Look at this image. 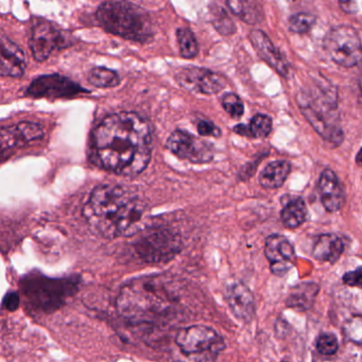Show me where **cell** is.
Segmentation results:
<instances>
[{"mask_svg": "<svg viewBox=\"0 0 362 362\" xmlns=\"http://www.w3.org/2000/svg\"><path fill=\"white\" fill-rule=\"evenodd\" d=\"M94 139L101 166L116 175L137 177L151 160V126L133 112L107 116L97 127Z\"/></svg>", "mask_w": 362, "mask_h": 362, "instance_id": "obj_1", "label": "cell"}, {"mask_svg": "<svg viewBox=\"0 0 362 362\" xmlns=\"http://www.w3.org/2000/svg\"><path fill=\"white\" fill-rule=\"evenodd\" d=\"M147 204L124 186H99L84 206L93 232L105 238L133 236L143 230Z\"/></svg>", "mask_w": 362, "mask_h": 362, "instance_id": "obj_2", "label": "cell"}, {"mask_svg": "<svg viewBox=\"0 0 362 362\" xmlns=\"http://www.w3.org/2000/svg\"><path fill=\"white\" fill-rule=\"evenodd\" d=\"M180 305L175 279L154 274L136 277L122 286L116 298L120 317L131 325H154L175 315Z\"/></svg>", "mask_w": 362, "mask_h": 362, "instance_id": "obj_3", "label": "cell"}, {"mask_svg": "<svg viewBox=\"0 0 362 362\" xmlns=\"http://www.w3.org/2000/svg\"><path fill=\"white\" fill-rule=\"evenodd\" d=\"M303 115L315 132L328 143L339 146L344 139L338 114V95L330 84H315L298 95Z\"/></svg>", "mask_w": 362, "mask_h": 362, "instance_id": "obj_4", "label": "cell"}, {"mask_svg": "<svg viewBox=\"0 0 362 362\" xmlns=\"http://www.w3.org/2000/svg\"><path fill=\"white\" fill-rule=\"evenodd\" d=\"M79 286L78 277L54 279L35 271L21 279V291L27 306L42 313H54L64 306Z\"/></svg>", "mask_w": 362, "mask_h": 362, "instance_id": "obj_5", "label": "cell"}, {"mask_svg": "<svg viewBox=\"0 0 362 362\" xmlns=\"http://www.w3.org/2000/svg\"><path fill=\"white\" fill-rule=\"evenodd\" d=\"M101 26L129 41L145 43L153 37L151 20L144 8L124 1L103 4L97 11Z\"/></svg>", "mask_w": 362, "mask_h": 362, "instance_id": "obj_6", "label": "cell"}, {"mask_svg": "<svg viewBox=\"0 0 362 362\" xmlns=\"http://www.w3.org/2000/svg\"><path fill=\"white\" fill-rule=\"evenodd\" d=\"M175 344L184 356L183 362H215L226 349L222 337L214 328L201 324L181 328Z\"/></svg>", "mask_w": 362, "mask_h": 362, "instance_id": "obj_7", "label": "cell"}, {"mask_svg": "<svg viewBox=\"0 0 362 362\" xmlns=\"http://www.w3.org/2000/svg\"><path fill=\"white\" fill-rule=\"evenodd\" d=\"M134 243L135 252L147 264H166L183 247L181 235L164 226L141 230Z\"/></svg>", "mask_w": 362, "mask_h": 362, "instance_id": "obj_8", "label": "cell"}, {"mask_svg": "<svg viewBox=\"0 0 362 362\" xmlns=\"http://www.w3.org/2000/svg\"><path fill=\"white\" fill-rule=\"evenodd\" d=\"M324 48L332 62L344 69L359 64L361 60V40L355 28L346 25L334 27L324 39Z\"/></svg>", "mask_w": 362, "mask_h": 362, "instance_id": "obj_9", "label": "cell"}, {"mask_svg": "<svg viewBox=\"0 0 362 362\" xmlns=\"http://www.w3.org/2000/svg\"><path fill=\"white\" fill-rule=\"evenodd\" d=\"M166 147L177 158L194 164H207L215 158V149L211 144L186 131H173L167 139Z\"/></svg>", "mask_w": 362, "mask_h": 362, "instance_id": "obj_10", "label": "cell"}, {"mask_svg": "<svg viewBox=\"0 0 362 362\" xmlns=\"http://www.w3.org/2000/svg\"><path fill=\"white\" fill-rule=\"evenodd\" d=\"M182 88L203 95H215L226 86V79L219 74L200 67H187L175 75Z\"/></svg>", "mask_w": 362, "mask_h": 362, "instance_id": "obj_11", "label": "cell"}, {"mask_svg": "<svg viewBox=\"0 0 362 362\" xmlns=\"http://www.w3.org/2000/svg\"><path fill=\"white\" fill-rule=\"evenodd\" d=\"M264 255L273 274L283 277L293 268L296 255L293 245L283 235H270L266 239Z\"/></svg>", "mask_w": 362, "mask_h": 362, "instance_id": "obj_12", "label": "cell"}, {"mask_svg": "<svg viewBox=\"0 0 362 362\" xmlns=\"http://www.w3.org/2000/svg\"><path fill=\"white\" fill-rule=\"evenodd\" d=\"M69 45L66 35L48 23H40L33 28L30 47L35 60H47L52 52Z\"/></svg>", "mask_w": 362, "mask_h": 362, "instance_id": "obj_13", "label": "cell"}, {"mask_svg": "<svg viewBox=\"0 0 362 362\" xmlns=\"http://www.w3.org/2000/svg\"><path fill=\"white\" fill-rule=\"evenodd\" d=\"M43 137V127L37 122H22L16 126L0 129V162L16 148Z\"/></svg>", "mask_w": 362, "mask_h": 362, "instance_id": "obj_14", "label": "cell"}, {"mask_svg": "<svg viewBox=\"0 0 362 362\" xmlns=\"http://www.w3.org/2000/svg\"><path fill=\"white\" fill-rule=\"evenodd\" d=\"M86 90L69 78L59 75L43 76L33 82L28 88V96L45 98L73 97Z\"/></svg>", "mask_w": 362, "mask_h": 362, "instance_id": "obj_15", "label": "cell"}, {"mask_svg": "<svg viewBox=\"0 0 362 362\" xmlns=\"http://www.w3.org/2000/svg\"><path fill=\"white\" fill-rule=\"evenodd\" d=\"M226 300L233 315L243 323H249L255 317V298L250 288L241 281L228 286Z\"/></svg>", "mask_w": 362, "mask_h": 362, "instance_id": "obj_16", "label": "cell"}, {"mask_svg": "<svg viewBox=\"0 0 362 362\" xmlns=\"http://www.w3.org/2000/svg\"><path fill=\"white\" fill-rule=\"evenodd\" d=\"M26 57L20 46L0 35V76L20 78L26 71Z\"/></svg>", "mask_w": 362, "mask_h": 362, "instance_id": "obj_17", "label": "cell"}, {"mask_svg": "<svg viewBox=\"0 0 362 362\" xmlns=\"http://www.w3.org/2000/svg\"><path fill=\"white\" fill-rule=\"evenodd\" d=\"M250 40L255 49L256 54L264 60L267 64L270 65L277 74L283 78L289 76V65L281 56V52L275 48L268 35L262 30H253L250 33Z\"/></svg>", "mask_w": 362, "mask_h": 362, "instance_id": "obj_18", "label": "cell"}, {"mask_svg": "<svg viewBox=\"0 0 362 362\" xmlns=\"http://www.w3.org/2000/svg\"><path fill=\"white\" fill-rule=\"evenodd\" d=\"M321 202L328 213H336L345 203V192L339 177L332 169H325L319 180Z\"/></svg>", "mask_w": 362, "mask_h": 362, "instance_id": "obj_19", "label": "cell"}, {"mask_svg": "<svg viewBox=\"0 0 362 362\" xmlns=\"http://www.w3.org/2000/svg\"><path fill=\"white\" fill-rule=\"evenodd\" d=\"M343 251H344V243L342 239L336 234L327 233L317 237V240L313 243L311 254L313 257L319 262L334 264L338 262Z\"/></svg>", "mask_w": 362, "mask_h": 362, "instance_id": "obj_20", "label": "cell"}, {"mask_svg": "<svg viewBox=\"0 0 362 362\" xmlns=\"http://www.w3.org/2000/svg\"><path fill=\"white\" fill-rule=\"evenodd\" d=\"M320 291V286L313 281H304L291 288L286 298V304L290 308L306 311L313 307Z\"/></svg>", "mask_w": 362, "mask_h": 362, "instance_id": "obj_21", "label": "cell"}, {"mask_svg": "<svg viewBox=\"0 0 362 362\" xmlns=\"http://www.w3.org/2000/svg\"><path fill=\"white\" fill-rule=\"evenodd\" d=\"M291 171V165L287 160H274L264 167L260 173L259 184L264 188L276 189L287 181Z\"/></svg>", "mask_w": 362, "mask_h": 362, "instance_id": "obj_22", "label": "cell"}, {"mask_svg": "<svg viewBox=\"0 0 362 362\" xmlns=\"http://www.w3.org/2000/svg\"><path fill=\"white\" fill-rule=\"evenodd\" d=\"M307 215H308V211H307L306 203L300 197H296L288 200L284 205L281 219L284 226L293 230L306 221Z\"/></svg>", "mask_w": 362, "mask_h": 362, "instance_id": "obj_23", "label": "cell"}, {"mask_svg": "<svg viewBox=\"0 0 362 362\" xmlns=\"http://www.w3.org/2000/svg\"><path fill=\"white\" fill-rule=\"evenodd\" d=\"M272 118L264 114H257L252 118L249 124L234 127V132L252 139H266L272 131Z\"/></svg>", "mask_w": 362, "mask_h": 362, "instance_id": "obj_24", "label": "cell"}, {"mask_svg": "<svg viewBox=\"0 0 362 362\" xmlns=\"http://www.w3.org/2000/svg\"><path fill=\"white\" fill-rule=\"evenodd\" d=\"M228 9L247 24L255 25L264 18L262 5L257 1H239L230 0L226 4Z\"/></svg>", "mask_w": 362, "mask_h": 362, "instance_id": "obj_25", "label": "cell"}, {"mask_svg": "<svg viewBox=\"0 0 362 362\" xmlns=\"http://www.w3.org/2000/svg\"><path fill=\"white\" fill-rule=\"evenodd\" d=\"M90 84L100 88H115L120 83V78L116 71L105 67H96L88 74Z\"/></svg>", "mask_w": 362, "mask_h": 362, "instance_id": "obj_26", "label": "cell"}, {"mask_svg": "<svg viewBox=\"0 0 362 362\" xmlns=\"http://www.w3.org/2000/svg\"><path fill=\"white\" fill-rule=\"evenodd\" d=\"M177 43H179L180 54L183 58L194 59L198 56L199 45L194 33L190 29L179 28L177 30Z\"/></svg>", "mask_w": 362, "mask_h": 362, "instance_id": "obj_27", "label": "cell"}, {"mask_svg": "<svg viewBox=\"0 0 362 362\" xmlns=\"http://www.w3.org/2000/svg\"><path fill=\"white\" fill-rule=\"evenodd\" d=\"M315 22H317V18L313 14L300 12L290 18L289 29L291 33L296 35H305L313 29Z\"/></svg>", "mask_w": 362, "mask_h": 362, "instance_id": "obj_28", "label": "cell"}, {"mask_svg": "<svg viewBox=\"0 0 362 362\" xmlns=\"http://www.w3.org/2000/svg\"><path fill=\"white\" fill-rule=\"evenodd\" d=\"M222 107L224 111L234 119H240L245 114V105L240 97L237 96L234 93L224 95L222 98Z\"/></svg>", "mask_w": 362, "mask_h": 362, "instance_id": "obj_29", "label": "cell"}, {"mask_svg": "<svg viewBox=\"0 0 362 362\" xmlns=\"http://www.w3.org/2000/svg\"><path fill=\"white\" fill-rule=\"evenodd\" d=\"M317 351L322 355L332 356L338 351V339L332 334H320L317 340Z\"/></svg>", "mask_w": 362, "mask_h": 362, "instance_id": "obj_30", "label": "cell"}, {"mask_svg": "<svg viewBox=\"0 0 362 362\" xmlns=\"http://www.w3.org/2000/svg\"><path fill=\"white\" fill-rule=\"evenodd\" d=\"M214 16H215V22H214L215 28L217 29L222 35H230L232 33H234L236 28H235L234 24H233L230 18H228V13H226L223 10H221V8L216 10Z\"/></svg>", "mask_w": 362, "mask_h": 362, "instance_id": "obj_31", "label": "cell"}, {"mask_svg": "<svg viewBox=\"0 0 362 362\" xmlns=\"http://www.w3.org/2000/svg\"><path fill=\"white\" fill-rule=\"evenodd\" d=\"M197 129L201 136L219 137L221 135L219 127L216 126L211 120L201 119Z\"/></svg>", "mask_w": 362, "mask_h": 362, "instance_id": "obj_32", "label": "cell"}, {"mask_svg": "<svg viewBox=\"0 0 362 362\" xmlns=\"http://www.w3.org/2000/svg\"><path fill=\"white\" fill-rule=\"evenodd\" d=\"M361 267H358L356 270L349 271L343 275L342 281L345 285L349 287H360L361 285Z\"/></svg>", "mask_w": 362, "mask_h": 362, "instance_id": "obj_33", "label": "cell"}, {"mask_svg": "<svg viewBox=\"0 0 362 362\" xmlns=\"http://www.w3.org/2000/svg\"><path fill=\"white\" fill-rule=\"evenodd\" d=\"M18 300H20V298L18 294L16 292H11V293H8L4 300V306L9 310H14L18 306Z\"/></svg>", "mask_w": 362, "mask_h": 362, "instance_id": "obj_34", "label": "cell"}, {"mask_svg": "<svg viewBox=\"0 0 362 362\" xmlns=\"http://www.w3.org/2000/svg\"><path fill=\"white\" fill-rule=\"evenodd\" d=\"M339 6L346 13L354 14L358 12V4L356 1H340Z\"/></svg>", "mask_w": 362, "mask_h": 362, "instance_id": "obj_35", "label": "cell"}, {"mask_svg": "<svg viewBox=\"0 0 362 362\" xmlns=\"http://www.w3.org/2000/svg\"><path fill=\"white\" fill-rule=\"evenodd\" d=\"M360 154H361V153H360V151H359L357 153V156H356V163H357L358 165H360V160H359Z\"/></svg>", "mask_w": 362, "mask_h": 362, "instance_id": "obj_36", "label": "cell"}, {"mask_svg": "<svg viewBox=\"0 0 362 362\" xmlns=\"http://www.w3.org/2000/svg\"><path fill=\"white\" fill-rule=\"evenodd\" d=\"M281 362H288V361H281Z\"/></svg>", "mask_w": 362, "mask_h": 362, "instance_id": "obj_37", "label": "cell"}]
</instances>
